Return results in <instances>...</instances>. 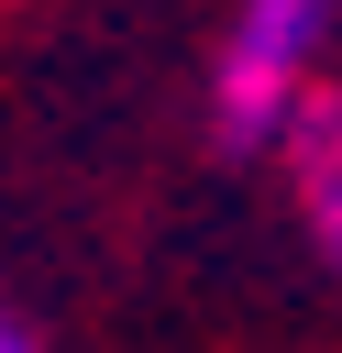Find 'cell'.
Wrapping results in <instances>:
<instances>
[{
    "instance_id": "cell-3",
    "label": "cell",
    "mask_w": 342,
    "mask_h": 353,
    "mask_svg": "<svg viewBox=\"0 0 342 353\" xmlns=\"http://www.w3.org/2000/svg\"><path fill=\"white\" fill-rule=\"evenodd\" d=\"M0 353H44V342H33V320H11V331H0Z\"/></svg>"
},
{
    "instance_id": "cell-2",
    "label": "cell",
    "mask_w": 342,
    "mask_h": 353,
    "mask_svg": "<svg viewBox=\"0 0 342 353\" xmlns=\"http://www.w3.org/2000/svg\"><path fill=\"white\" fill-rule=\"evenodd\" d=\"M287 199H298V232H309V254L331 265V287H342V88H309V110L287 121Z\"/></svg>"
},
{
    "instance_id": "cell-1",
    "label": "cell",
    "mask_w": 342,
    "mask_h": 353,
    "mask_svg": "<svg viewBox=\"0 0 342 353\" xmlns=\"http://www.w3.org/2000/svg\"><path fill=\"white\" fill-rule=\"evenodd\" d=\"M342 33V0H232L221 66H210V132L221 154H276L287 121L320 88V55Z\"/></svg>"
}]
</instances>
